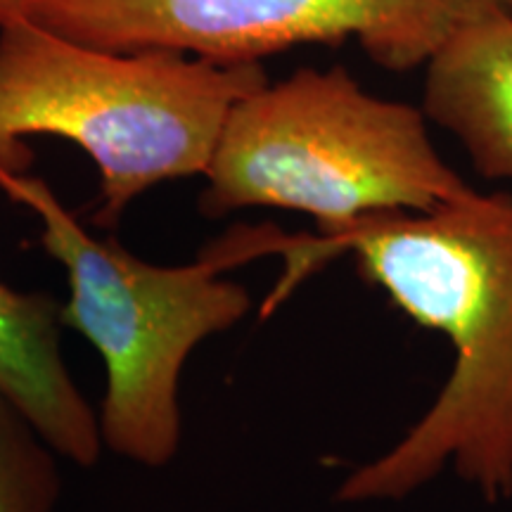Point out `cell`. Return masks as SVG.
<instances>
[{
  "label": "cell",
  "mask_w": 512,
  "mask_h": 512,
  "mask_svg": "<svg viewBox=\"0 0 512 512\" xmlns=\"http://www.w3.org/2000/svg\"><path fill=\"white\" fill-rule=\"evenodd\" d=\"M0 185L41 219V245L69 280L64 328L88 339L105 363L102 444L131 463L169 465L181 446L185 363L252 309L245 285L221 271L259 256L256 230L235 228L195 264L157 266L88 233L43 178L0 171Z\"/></svg>",
  "instance_id": "cell-3"
},
{
  "label": "cell",
  "mask_w": 512,
  "mask_h": 512,
  "mask_svg": "<svg viewBox=\"0 0 512 512\" xmlns=\"http://www.w3.org/2000/svg\"><path fill=\"white\" fill-rule=\"evenodd\" d=\"M422 112L486 181L512 185V12H491L425 64Z\"/></svg>",
  "instance_id": "cell-6"
},
{
  "label": "cell",
  "mask_w": 512,
  "mask_h": 512,
  "mask_svg": "<svg viewBox=\"0 0 512 512\" xmlns=\"http://www.w3.org/2000/svg\"><path fill=\"white\" fill-rule=\"evenodd\" d=\"M422 107L368 93L344 67H302L228 114L200 211H299L335 233L384 211H425L467 185L432 143Z\"/></svg>",
  "instance_id": "cell-4"
},
{
  "label": "cell",
  "mask_w": 512,
  "mask_h": 512,
  "mask_svg": "<svg viewBox=\"0 0 512 512\" xmlns=\"http://www.w3.org/2000/svg\"><path fill=\"white\" fill-rule=\"evenodd\" d=\"M57 456L27 413L0 392V512H57Z\"/></svg>",
  "instance_id": "cell-8"
},
{
  "label": "cell",
  "mask_w": 512,
  "mask_h": 512,
  "mask_svg": "<svg viewBox=\"0 0 512 512\" xmlns=\"http://www.w3.org/2000/svg\"><path fill=\"white\" fill-rule=\"evenodd\" d=\"M62 304L48 292L0 283V392L27 413L48 444L79 467L102 453L100 420L62 358Z\"/></svg>",
  "instance_id": "cell-7"
},
{
  "label": "cell",
  "mask_w": 512,
  "mask_h": 512,
  "mask_svg": "<svg viewBox=\"0 0 512 512\" xmlns=\"http://www.w3.org/2000/svg\"><path fill=\"white\" fill-rule=\"evenodd\" d=\"M501 0H38L31 19L91 46L171 50L221 64L356 41L389 72L425 67Z\"/></svg>",
  "instance_id": "cell-5"
},
{
  "label": "cell",
  "mask_w": 512,
  "mask_h": 512,
  "mask_svg": "<svg viewBox=\"0 0 512 512\" xmlns=\"http://www.w3.org/2000/svg\"><path fill=\"white\" fill-rule=\"evenodd\" d=\"M501 3H503V8H505V10L512 12V0H501Z\"/></svg>",
  "instance_id": "cell-10"
},
{
  "label": "cell",
  "mask_w": 512,
  "mask_h": 512,
  "mask_svg": "<svg viewBox=\"0 0 512 512\" xmlns=\"http://www.w3.org/2000/svg\"><path fill=\"white\" fill-rule=\"evenodd\" d=\"M351 254L358 273L453 363L411 430L339 484L337 503L403 501L453 470L489 505L512 501V195L467 188L425 211H384L335 233L290 235L285 285ZM287 290V287H285Z\"/></svg>",
  "instance_id": "cell-1"
},
{
  "label": "cell",
  "mask_w": 512,
  "mask_h": 512,
  "mask_svg": "<svg viewBox=\"0 0 512 512\" xmlns=\"http://www.w3.org/2000/svg\"><path fill=\"white\" fill-rule=\"evenodd\" d=\"M38 0H0V27L17 22V19L31 17V10Z\"/></svg>",
  "instance_id": "cell-9"
},
{
  "label": "cell",
  "mask_w": 512,
  "mask_h": 512,
  "mask_svg": "<svg viewBox=\"0 0 512 512\" xmlns=\"http://www.w3.org/2000/svg\"><path fill=\"white\" fill-rule=\"evenodd\" d=\"M264 83L261 62L121 53L17 19L0 27V171H27L24 138L69 140L98 166L93 223L114 230L155 185L207 174L230 110Z\"/></svg>",
  "instance_id": "cell-2"
}]
</instances>
